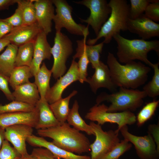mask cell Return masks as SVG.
I'll use <instances>...</instances> for the list:
<instances>
[{"mask_svg":"<svg viewBox=\"0 0 159 159\" xmlns=\"http://www.w3.org/2000/svg\"><path fill=\"white\" fill-rule=\"evenodd\" d=\"M26 142L32 146L47 149L55 159H90V156L76 155L62 149L41 136L32 134L28 137Z\"/></svg>","mask_w":159,"mask_h":159,"instance_id":"obj_19","label":"cell"},{"mask_svg":"<svg viewBox=\"0 0 159 159\" xmlns=\"http://www.w3.org/2000/svg\"><path fill=\"white\" fill-rule=\"evenodd\" d=\"M79 58L77 63L79 73V81L81 83L86 82L87 76V67L90 61L84 50L82 51L76 57Z\"/></svg>","mask_w":159,"mask_h":159,"instance_id":"obj_36","label":"cell"},{"mask_svg":"<svg viewBox=\"0 0 159 159\" xmlns=\"http://www.w3.org/2000/svg\"><path fill=\"white\" fill-rule=\"evenodd\" d=\"M38 112V120L35 128L37 130L58 126L61 124L54 116L50 104L45 99H40L35 105Z\"/></svg>","mask_w":159,"mask_h":159,"instance_id":"obj_21","label":"cell"},{"mask_svg":"<svg viewBox=\"0 0 159 159\" xmlns=\"http://www.w3.org/2000/svg\"><path fill=\"white\" fill-rule=\"evenodd\" d=\"M113 38L117 45L116 54L119 62L126 64L138 60L152 67L153 64L148 59V54L152 50L159 53V40L129 39L120 34L115 35Z\"/></svg>","mask_w":159,"mask_h":159,"instance_id":"obj_4","label":"cell"},{"mask_svg":"<svg viewBox=\"0 0 159 159\" xmlns=\"http://www.w3.org/2000/svg\"><path fill=\"white\" fill-rule=\"evenodd\" d=\"M38 120V112L36 107L35 110L30 112H19L0 114V127L5 128L15 125L23 124L35 128Z\"/></svg>","mask_w":159,"mask_h":159,"instance_id":"obj_20","label":"cell"},{"mask_svg":"<svg viewBox=\"0 0 159 159\" xmlns=\"http://www.w3.org/2000/svg\"><path fill=\"white\" fill-rule=\"evenodd\" d=\"M51 48L47 41V35L42 31L34 41L33 58L29 67L33 76L40 68L42 61L50 59L52 56Z\"/></svg>","mask_w":159,"mask_h":159,"instance_id":"obj_17","label":"cell"},{"mask_svg":"<svg viewBox=\"0 0 159 159\" xmlns=\"http://www.w3.org/2000/svg\"><path fill=\"white\" fill-rule=\"evenodd\" d=\"M5 128L0 127V149L5 139Z\"/></svg>","mask_w":159,"mask_h":159,"instance_id":"obj_46","label":"cell"},{"mask_svg":"<svg viewBox=\"0 0 159 159\" xmlns=\"http://www.w3.org/2000/svg\"><path fill=\"white\" fill-rule=\"evenodd\" d=\"M52 74L51 70L49 69L43 62L34 76V83L37 87L40 99H45L50 88L49 82Z\"/></svg>","mask_w":159,"mask_h":159,"instance_id":"obj_26","label":"cell"},{"mask_svg":"<svg viewBox=\"0 0 159 159\" xmlns=\"http://www.w3.org/2000/svg\"><path fill=\"white\" fill-rule=\"evenodd\" d=\"M17 0H0V11L8 9L9 7L15 3Z\"/></svg>","mask_w":159,"mask_h":159,"instance_id":"obj_44","label":"cell"},{"mask_svg":"<svg viewBox=\"0 0 159 159\" xmlns=\"http://www.w3.org/2000/svg\"><path fill=\"white\" fill-rule=\"evenodd\" d=\"M77 93V91L73 90L67 97L62 98L50 104V108L54 116L61 124L66 122L70 109L69 107L70 100Z\"/></svg>","mask_w":159,"mask_h":159,"instance_id":"obj_27","label":"cell"},{"mask_svg":"<svg viewBox=\"0 0 159 159\" xmlns=\"http://www.w3.org/2000/svg\"><path fill=\"white\" fill-rule=\"evenodd\" d=\"M34 49V42H28L18 47L16 57L15 66L30 67L32 61Z\"/></svg>","mask_w":159,"mask_h":159,"instance_id":"obj_29","label":"cell"},{"mask_svg":"<svg viewBox=\"0 0 159 159\" xmlns=\"http://www.w3.org/2000/svg\"><path fill=\"white\" fill-rule=\"evenodd\" d=\"M18 159H40L36 156L28 153L23 156H21Z\"/></svg>","mask_w":159,"mask_h":159,"instance_id":"obj_47","label":"cell"},{"mask_svg":"<svg viewBox=\"0 0 159 159\" xmlns=\"http://www.w3.org/2000/svg\"><path fill=\"white\" fill-rule=\"evenodd\" d=\"M89 125L95 136V141L90 145V159H100L120 141L119 133L112 130L104 131L101 125L94 122Z\"/></svg>","mask_w":159,"mask_h":159,"instance_id":"obj_9","label":"cell"},{"mask_svg":"<svg viewBox=\"0 0 159 159\" xmlns=\"http://www.w3.org/2000/svg\"><path fill=\"white\" fill-rule=\"evenodd\" d=\"M79 105L77 100L74 101L67 117V123L75 129L85 132L89 135L95 134L90 125L86 123L80 116L79 112Z\"/></svg>","mask_w":159,"mask_h":159,"instance_id":"obj_25","label":"cell"},{"mask_svg":"<svg viewBox=\"0 0 159 159\" xmlns=\"http://www.w3.org/2000/svg\"><path fill=\"white\" fill-rule=\"evenodd\" d=\"M33 77L29 67L27 66L15 67L9 77V83L14 90L16 86L28 82L29 79Z\"/></svg>","mask_w":159,"mask_h":159,"instance_id":"obj_28","label":"cell"},{"mask_svg":"<svg viewBox=\"0 0 159 159\" xmlns=\"http://www.w3.org/2000/svg\"><path fill=\"white\" fill-rule=\"evenodd\" d=\"M107 65L112 80L117 87L136 89L147 81L151 68L140 62L121 64L114 54L108 52Z\"/></svg>","mask_w":159,"mask_h":159,"instance_id":"obj_1","label":"cell"},{"mask_svg":"<svg viewBox=\"0 0 159 159\" xmlns=\"http://www.w3.org/2000/svg\"><path fill=\"white\" fill-rule=\"evenodd\" d=\"M41 137L52 139L54 145L66 151L79 154L90 151V143L85 135L66 122L58 126L37 130Z\"/></svg>","mask_w":159,"mask_h":159,"instance_id":"obj_2","label":"cell"},{"mask_svg":"<svg viewBox=\"0 0 159 159\" xmlns=\"http://www.w3.org/2000/svg\"><path fill=\"white\" fill-rule=\"evenodd\" d=\"M36 22L46 35L52 32L55 9L52 0H34Z\"/></svg>","mask_w":159,"mask_h":159,"instance_id":"obj_16","label":"cell"},{"mask_svg":"<svg viewBox=\"0 0 159 159\" xmlns=\"http://www.w3.org/2000/svg\"><path fill=\"white\" fill-rule=\"evenodd\" d=\"M144 16L154 22L159 21V1L151 0L147 6L144 13Z\"/></svg>","mask_w":159,"mask_h":159,"instance_id":"obj_38","label":"cell"},{"mask_svg":"<svg viewBox=\"0 0 159 159\" xmlns=\"http://www.w3.org/2000/svg\"><path fill=\"white\" fill-rule=\"evenodd\" d=\"M159 125L157 124H150L148 127V133L152 137L157 146V151L159 152Z\"/></svg>","mask_w":159,"mask_h":159,"instance_id":"obj_42","label":"cell"},{"mask_svg":"<svg viewBox=\"0 0 159 159\" xmlns=\"http://www.w3.org/2000/svg\"><path fill=\"white\" fill-rule=\"evenodd\" d=\"M73 2L90 9V14L86 19H79L82 22L90 26L97 36L110 14L111 9L108 3L106 0H83Z\"/></svg>","mask_w":159,"mask_h":159,"instance_id":"obj_10","label":"cell"},{"mask_svg":"<svg viewBox=\"0 0 159 159\" xmlns=\"http://www.w3.org/2000/svg\"><path fill=\"white\" fill-rule=\"evenodd\" d=\"M147 96L143 90L120 87L118 91L110 94L101 93L97 96L96 101L97 104L104 101L110 103L107 107L108 112H132L142 105L143 99Z\"/></svg>","mask_w":159,"mask_h":159,"instance_id":"obj_5","label":"cell"},{"mask_svg":"<svg viewBox=\"0 0 159 159\" xmlns=\"http://www.w3.org/2000/svg\"><path fill=\"white\" fill-rule=\"evenodd\" d=\"M12 94L14 100L35 106L40 99L34 82H29L16 86Z\"/></svg>","mask_w":159,"mask_h":159,"instance_id":"obj_22","label":"cell"},{"mask_svg":"<svg viewBox=\"0 0 159 159\" xmlns=\"http://www.w3.org/2000/svg\"><path fill=\"white\" fill-rule=\"evenodd\" d=\"M35 109V106L14 100L8 104L0 105V114L19 112H30L34 111Z\"/></svg>","mask_w":159,"mask_h":159,"instance_id":"obj_32","label":"cell"},{"mask_svg":"<svg viewBox=\"0 0 159 159\" xmlns=\"http://www.w3.org/2000/svg\"><path fill=\"white\" fill-rule=\"evenodd\" d=\"M107 107L104 104H96L90 108L85 115V118L91 122H96L100 125L107 122L116 123L118 127L115 131L118 133L123 126L133 125L136 122V116L132 112H108Z\"/></svg>","mask_w":159,"mask_h":159,"instance_id":"obj_6","label":"cell"},{"mask_svg":"<svg viewBox=\"0 0 159 159\" xmlns=\"http://www.w3.org/2000/svg\"><path fill=\"white\" fill-rule=\"evenodd\" d=\"M87 36L80 40L76 41L77 47L76 53L73 57V59L75 60L76 57L82 51L84 50L88 57L92 67L94 69L99 64L100 54L101 53L104 43L102 42L97 44L89 45L86 44Z\"/></svg>","mask_w":159,"mask_h":159,"instance_id":"obj_23","label":"cell"},{"mask_svg":"<svg viewBox=\"0 0 159 159\" xmlns=\"http://www.w3.org/2000/svg\"><path fill=\"white\" fill-rule=\"evenodd\" d=\"M94 69L93 75L87 78L86 81L89 84L92 91L96 94L99 89L103 87L112 93L116 92L117 87L112 82L107 65L100 61Z\"/></svg>","mask_w":159,"mask_h":159,"instance_id":"obj_15","label":"cell"},{"mask_svg":"<svg viewBox=\"0 0 159 159\" xmlns=\"http://www.w3.org/2000/svg\"><path fill=\"white\" fill-rule=\"evenodd\" d=\"M13 27L4 19H0V39L9 33Z\"/></svg>","mask_w":159,"mask_h":159,"instance_id":"obj_43","label":"cell"},{"mask_svg":"<svg viewBox=\"0 0 159 159\" xmlns=\"http://www.w3.org/2000/svg\"><path fill=\"white\" fill-rule=\"evenodd\" d=\"M18 47L10 44L0 55V73L9 77L15 66L16 57Z\"/></svg>","mask_w":159,"mask_h":159,"instance_id":"obj_24","label":"cell"},{"mask_svg":"<svg viewBox=\"0 0 159 159\" xmlns=\"http://www.w3.org/2000/svg\"><path fill=\"white\" fill-rule=\"evenodd\" d=\"M21 156L8 141L6 139L4 141L0 149V159H18Z\"/></svg>","mask_w":159,"mask_h":159,"instance_id":"obj_37","label":"cell"},{"mask_svg":"<svg viewBox=\"0 0 159 159\" xmlns=\"http://www.w3.org/2000/svg\"><path fill=\"white\" fill-rule=\"evenodd\" d=\"M34 0H17V7L21 13L23 25H29L36 22Z\"/></svg>","mask_w":159,"mask_h":159,"instance_id":"obj_30","label":"cell"},{"mask_svg":"<svg viewBox=\"0 0 159 159\" xmlns=\"http://www.w3.org/2000/svg\"><path fill=\"white\" fill-rule=\"evenodd\" d=\"M159 63L153 64L152 68L154 73L151 80L145 85L143 90L147 96L154 98L159 95Z\"/></svg>","mask_w":159,"mask_h":159,"instance_id":"obj_33","label":"cell"},{"mask_svg":"<svg viewBox=\"0 0 159 159\" xmlns=\"http://www.w3.org/2000/svg\"><path fill=\"white\" fill-rule=\"evenodd\" d=\"M10 44L9 40L5 37L0 39V52Z\"/></svg>","mask_w":159,"mask_h":159,"instance_id":"obj_45","label":"cell"},{"mask_svg":"<svg viewBox=\"0 0 159 159\" xmlns=\"http://www.w3.org/2000/svg\"><path fill=\"white\" fill-rule=\"evenodd\" d=\"M31 154L40 159H55L49 150L43 148H34Z\"/></svg>","mask_w":159,"mask_h":159,"instance_id":"obj_41","label":"cell"},{"mask_svg":"<svg viewBox=\"0 0 159 159\" xmlns=\"http://www.w3.org/2000/svg\"><path fill=\"white\" fill-rule=\"evenodd\" d=\"M42 31L36 23L29 25H22L14 27L5 37L10 43L17 47L25 44L34 42L39 34Z\"/></svg>","mask_w":159,"mask_h":159,"instance_id":"obj_18","label":"cell"},{"mask_svg":"<svg viewBox=\"0 0 159 159\" xmlns=\"http://www.w3.org/2000/svg\"><path fill=\"white\" fill-rule=\"evenodd\" d=\"M159 104V100H154L143 107L136 116V122L138 127L143 125L153 116Z\"/></svg>","mask_w":159,"mask_h":159,"instance_id":"obj_31","label":"cell"},{"mask_svg":"<svg viewBox=\"0 0 159 159\" xmlns=\"http://www.w3.org/2000/svg\"><path fill=\"white\" fill-rule=\"evenodd\" d=\"M52 1L56 7V14L53 20L54 23L56 32H60L62 28H64L72 34L87 36L89 34V26H86L75 21L72 15L73 8L67 1Z\"/></svg>","mask_w":159,"mask_h":159,"instance_id":"obj_7","label":"cell"},{"mask_svg":"<svg viewBox=\"0 0 159 159\" xmlns=\"http://www.w3.org/2000/svg\"><path fill=\"white\" fill-rule=\"evenodd\" d=\"M127 125L120 130L124 139L132 144L136 153L140 159H158L159 152L152 137L149 133L144 136L134 135L128 131Z\"/></svg>","mask_w":159,"mask_h":159,"instance_id":"obj_11","label":"cell"},{"mask_svg":"<svg viewBox=\"0 0 159 159\" xmlns=\"http://www.w3.org/2000/svg\"><path fill=\"white\" fill-rule=\"evenodd\" d=\"M127 26V30L144 40L159 36V24L147 18L144 14L134 19L129 18Z\"/></svg>","mask_w":159,"mask_h":159,"instance_id":"obj_14","label":"cell"},{"mask_svg":"<svg viewBox=\"0 0 159 159\" xmlns=\"http://www.w3.org/2000/svg\"><path fill=\"white\" fill-rule=\"evenodd\" d=\"M79 77L77 62L72 59L67 72L58 79L57 82L51 87L45 99L49 104L62 98L64 90L72 83L79 81Z\"/></svg>","mask_w":159,"mask_h":159,"instance_id":"obj_13","label":"cell"},{"mask_svg":"<svg viewBox=\"0 0 159 159\" xmlns=\"http://www.w3.org/2000/svg\"><path fill=\"white\" fill-rule=\"evenodd\" d=\"M129 17L132 19H136L144 14L148 4L151 0H130Z\"/></svg>","mask_w":159,"mask_h":159,"instance_id":"obj_35","label":"cell"},{"mask_svg":"<svg viewBox=\"0 0 159 159\" xmlns=\"http://www.w3.org/2000/svg\"><path fill=\"white\" fill-rule=\"evenodd\" d=\"M9 77L0 73V90L2 92L8 100L12 101L14 100L12 92L9 87Z\"/></svg>","mask_w":159,"mask_h":159,"instance_id":"obj_39","label":"cell"},{"mask_svg":"<svg viewBox=\"0 0 159 159\" xmlns=\"http://www.w3.org/2000/svg\"><path fill=\"white\" fill-rule=\"evenodd\" d=\"M13 27L23 25V20L20 10L17 7L14 14L10 16L3 19Z\"/></svg>","mask_w":159,"mask_h":159,"instance_id":"obj_40","label":"cell"},{"mask_svg":"<svg viewBox=\"0 0 159 159\" xmlns=\"http://www.w3.org/2000/svg\"><path fill=\"white\" fill-rule=\"evenodd\" d=\"M132 144L124 139L116 144L107 154L100 159H119L124 153L130 150Z\"/></svg>","mask_w":159,"mask_h":159,"instance_id":"obj_34","label":"cell"},{"mask_svg":"<svg viewBox=\"0 0 159 159\" xmlns=\"http://www.w3.org/2000/svg\"><path fill=\"white\" fill-rule=\"evenodd\" d=\"M33 131V127L28 125H13L5 128V139L12 144L21 156H23L28 154L26 142Z\"/></svg>","mask_w":159,"mask_h":159,"instance_id":"obj_12","label":"cell"},{"mask_svg":"<svg viewBox=\"0 0 159 159\" xmlns=\"http://www.w3.org/2000/svg\"><path fill=\"white\" fill-rule=\"evenodd\" d=\"M73 51V43L69 38L61 32H56L54 44L51 48L54 62L51 70L54 79H57L65 74L66 62Z\"/></svg>","mask_w":159,"mask_h":159,"instance_id":"obj_8","label":"cell"},{"mask_svg":"<svg viewBox=\"0 0 159 159\" xmlns=\"http://www.w3.org/2000/svg\"><path fill=\"white\" fill-rule=\"evenodd\" d=\"M111 9L110 14L103 25L96 38L89 39L86 41L89 45H95L100 38L103 37L102 42L110 43L115 35L121 31L127 30V22L129 17L130 5L126 0H110L108 3Z\"/></svg>","mask_w":159,"mask_h":159,"instance_id":"obj_3","label":"cell"}]
</instances>
